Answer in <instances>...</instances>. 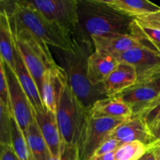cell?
Instances as JSON below:
<instances>
[{
    "label": "cell",
    "instance_id": "obj_15",
    "mask_svg": "<svg viewBox=\"0 0 160 160\" xmlns=\"http://www.w3.org/2000/svg\"><path fill=\"white\" fill-rule=\"evenodd\" d=\"M119 63L114 56L94 49L88 59V78L91 84H102Z\"/></svg>",
    "mask_w": 160,
    "mask_h": 160
},
{
    "label": "cell",
    "instance_id": "obj_23",
    "mask_svg": "<svg viewBox=\"0 0 160 160\" xmlns=\"http://www.w3.org/2000/svg\"><path fill=\"white\" fill-rule=\"evenodd\" d=\"M152 145H147L138 142L122 144L114 152V158L115 160H138Z\"/></svg>",
    "mask_w": 160,
    "mask_h": 160
},
{
    "label": "cell",
    "instance_id": "obj_2",
    "mask_svg": "<svg viewBox=\"0 0 160 160\" xmlns=\"http://www.w3.org/2000/svg\"><path fill=\"white\" fill-rule=\"evenodd\" d=\"M12 31H29L48 46L67 52L76 50V41L71 34L49 21L28 1H13L12 13L9 16Z\"/></svg>",
    "mask_w": 160,
    "mask_h": 160
},
{
    "label": "cell",
    "instance_id": "obj_18",
    "mask_svg": "<svg viewBox=\"0 0 160 160\" xmlns=\"http://www.w3.org/2000/svg\"><path fill=\"white\" fill-rule=\"evenodd\" d=\"M17 77L19 82L22 88L24 91L25 94L28 96V100L31 105L34 112H38L45 109L42 103L40 92L38 88L37 84L33 77L28 71V68L25 66L20 53L17 48V56H16L15 69L13 70Z\"/></svg>",
    "mask_w": 160,
    "mask_h": 160
},
{
    "label": "cell",
    "instance_id": "obj_26",
    "mask_svg": "<svg viewBox=\"0 0 160 160\" xmlns=\"http://www.w3.org/2000/svg\"><path fill=\"white\" fill-rule=\"evenodd\" d=\"M149 130L160 121V95L138 114Z\"/></svg>",
    "mask_w": 160,
    "mask_h": 160
},
{
    "label": "cell",
    "instance_id": "obj_14",
    "mask_svg": "<svg viewBox=\"0 0 160 160\" xmlns=\"http://www.w3.org/2000/svg\"><path fill=\"white\" fill-rule=\"evenodd\" d=\"M159 95L160 92L151 84H135L114 97L128 105L133 116H137Z\"/></svg>",
    "mask_w": 160,
    "mask_h": 160
},
{
    "label": "cell",
    "instance_id": "obj_20",
    "mask_svg": "<svg viewBox=\"0 0 160 160\" xmlns=\"http://www.w3.org/2000/svg\"><path fill=\"white\" fill-rule=\"evenodd\" d=\"M0 54L3 60L14 70L17 45L7 12L0 11Z\"/></svg>",
    "mask_w": 160,
    "mask_h": 160
},
{
    "label": "cell",
    "instance_id": "obj_35",
    "mask_svg": "<svg viewBox=\"0 0 160 160\" xmlns=\"http://www.w3.org/2000/svg\"><path fill=\"white\" fill-rule=\"evenodd\" d=\"M0 147H1V145H0Z\"/></svg>",
    "mask_w": 160,
    "mask_h": 160
},
{
    "label": "cell",
    "instance_id": "obj_24",
    "mask_svg": "<svg viewBox=\"0 0 160 160\" xmlns=\"http://www.w3.org/2000/svg\"><path fill=\"white\" fill-rule=\"evenodd\" d=\"M131 34L137 36L160 54V30L139 26L134 20L131 25Z\"/></svg>",
    "mask_w": 160,
    "mask_h": 160
},
{
    "label": "cell",
    "instance_id": "obj_6",
    "mask_svg": "<svg viewBox=\"0 0 160 160\" xmlns=\"http://www.w3.org/2000/svg\"><path fill=\"white\" fill-rule=\"evenodd\" d=\"M125 120L87 117L78 143V160H89L116 128Z\"/></svg>",
    "mask_w": 160,
    "mask_h": 160
},
{
    "label": "cell",
    "instance_id": "obj_11",
    "mask_svg": "<svg viewBox=\"0 0 160 160\" xmlns=\"http://www.w3.org/2000/svg\"><path fill=\"white\" fill-rule=\"evenodd\" d=\"M108 138L115 139L121 144L138 142L149 145L158 142L145 121L138 116H133L123 122L113 130Z\"/></svg>",
    "mask_w": 160,
    "mask_h": 160
},
{
    "label": "cell",
    "instance_id": "obj_19",
    "mask_svg": "<svg viewBox=\"0 0 160 160\" xmlns=\"http://www.w3.org/2000/svg\"><path fill=\"white\" fill-rule=\"evenodd\" d=\"M103 2L127 17L135 18L159 12L160 6L148 0H102Z\"/></svg>",
    "mask_w": 160,
    "mask_h": 160
},
{
    "label": "cell",
    "instance_id": "obj_7",
    "mask_svg": "<svg viewBox=\"0 0 160 160\" xmlns=\"http://www.w3.org/2000/svg\"><path fill=\"white\" fill-rule=\"evenodd\" d=\"M28 2L49 21L73 35L78 23V0H34Z\"/></svg>",
    "mask_w": 160,
    "mask_h": 160
},
{
    "label": "cell",
    "instance_id": "obj_22",
    "mask_svg": "<svg viewBox=\"0 0 160 160\" xmlns=\"http://www.w3.org/2000/svg\"><path fill=\"white\" fill-rule=\"evenodd\" d=\"M11 146L20 160H34L28 141L18 123L12 116L10 120Z\"/></svg>",
    "mask_w": 160,
    "mask_h": 160
},
{
    "label": "cell",
    "instance_id": "obj_25",
    "mask_svg": "<svg viewBox=\"0 0 160 160\" xmlns=\"http://www.w3.org/2000/svg\"><path fill=\"white\" fill-rule=\"evenodd\" d=\"M11 112L0 98V145H11Z\"/></svg>",
    "mask_w": 160,
    "mask_h": 160
},
{
    "label": "cell",
    "instance_id": "obj_31",
    "mask_svg": "<svg viewBox=\"0 0 160 160\" xmlns=\"http://www.w3.org/2000/svg\"><path fill=\"white\" fill-rule=\"evenodd\" d=\"M0 160H20L11 145H1Z\"/></svg>",
    "mask_w": 160,
    "mask_h": 160
},
{
    "label": "cell",
    "instance_id": "obj_12",
    "mask_svg": "<svg viewBox=\"0 0 160 160\" xmlns=\"http://www.w3.org/2000/svg\"><path fill=\"white\" fill-rule=\"evenodd\" d=\"M92 42L93 44L94 49L112 56L126 52L132 48L146 45L134 34L119 33L94 37L92 38Z\"/></svg>",
    "mask_w": 160,
    "mask_h": 160
},
{
    "label": "cell",
    "instance_id": "obj_34",
    "mask_svg": "<svg viewBox=\"0 0 160 160\" xmlns=\"http://www.w3.org/2000/svg\"><path fill=\"white\" fill-rule=\"evenodd\" d=\"M147 84H151L152 86H153L155 88L157 89V90L160 92V76L156 78V79H154L153 81H150L149 83H147Z\"/></svg>",
    "mask_w": 160,
    "mask_h": 160
},
{
    "label": "cell",
    "instance_id": "obj_9",
    "mask_svg": "<svg viewBox=\"0 0 160 160\" xmlns=\"http://www.w3.org/2000/svg\"><path fill=\"white\" fill-rule=\"evenodd\" d=\"M3 64L7 83L10 112L22 131L25 133L27 128L34 121V111L15 72L4 60Z\"/></svg>",
    "mask_w": 160,
    "mask_h": 160
},
{
    "label": "cell",
    "instance_id": "obj_3",
    "mask_svg": "<svg viewBox=\"0 0 160 160\" xmlns=\"http://www.w3.org/2000/svg\"><path fill=\"white\" fill-rule=\"evenodd\" d=\"M76 50L73 52L58 50L62 57L63 67L67 75L68 84L78 99L89 111L98 100L107 98L103 84L94 86L88 78V59L94 51L91 42L76 40Z\"/></svg>",
    "mask_w": 160,
    "mask_h": 160
},
{
    "label": "cell",
    "instance_id": "obj_16",
    "mask_svg": "<svg viewBox=\"0 0 160 160\" xmlns=\"http://www.w3.org/2000/svg\"><path fill=\"white\" fill-rule=\"evenodd\" d=\"M138 77L133 66L120 62L102 83L107 97H114L137 83Z\"/></svg>",
    "mask_w": 160,
    "mask_h": 160
},
{
    "label": "cell",
    "instance_id": "obj_29",
    "mask_svg": "<svg viewBox=\"0 0 160 160\" xmlns=\"http://www.w3.org/2000/svg\"><path fill=\"white\" fill-rule=\"evenodd\" d=\"M121 145L122 144L117 140L112 138H107L96 150L93 156H102V155L109 154V153L115 152L117 148Z\"/></svg>",
    "mask_w": 160,
    "mask_h": 160
},
{
    "label": "cell",
    "instance_id": "obj_17",
    "mask_svg": "<svg viewBox=\"0 0 160 160\" xmlns=\"http://www.w3.org/2000/svg\"><path fill=\"white\" fill-rule=\"evenodd\" d=\"M92 118H109L126 120L133 117L128 105L115 97H107L97 101L89 109Z\"/></svg>",
    "mask_w": 160,
    "mask_h": 160
},
{
    "label": "cell",
    "instance_id": "obj_28",
    "mask_svg": "<svg viewBox=\"0 0 160 160\" xmlns=\"http://www.w3.org/2000/svg\"><path fill=\"white\" fill-rule=\"evenodd\" d=\"M0 98L2 100L4 104L7 107L10 112L9 109V95H8L7 83H6V77L5 73L4 64H3V59L0 54Z\"/></svg>",
    "mask_w": 160,
    "mask_h": 160
},
{
    "label": "cell",
    "instance_id": "obj_1",
    "mask_svg": "<svg viewBox=\"0 0 160 160\" xmlns=\"http://www.w3.org/2000/svg\"><path fill=\"white\" fill-rule=\"evenodd\" d=\"M78 23L73 38L92 42V38L109 34H131L134 19L123 15L102 0H78Z\"/></svg>",
    "mask_w": 160,
    "mask_h": 160
},
{
    "label": "cell",
    "instance_id": "obj_8",
    "mask_svg": "<svg viewBox=\"0 0 160 160\" xmlns=\"http://www.w3.org/2000/svg\"><path fill=\"white\" fill-rule=\"evenodd\" d=\"M114 57L120 62L134 67L138 77L136 84H147L160 76V54L148 45L132 48Z\"/></svg>",
    "mask_w": 160,
    "mask_h": 160
},
{
    "label": "cell",
    "instance_id": "obj_30",
    "mask_svg": "<svg viewBox=\"0 0 160 160\" xmlns=\"http://www.w3.org/2000/svg\"><path fill=\"white\" fill-rule=\"evenodd\" d=\"M138 160H160V142H156Z\"/></svg>",
    "mask_w": 160,
    "mask_h": 160
},
{
    "label": "cell",
    "instance_id": "obj_4",
    "mask_svg": "<svg viewBox=\"0 0 160 160\" xmlns=\"http://www.w3.org/2000/svg\"><path fill=\"white\" fill-rule=\"evenodd\" d=\"M12 32L17 50L40 92L46 73L50 70H60L62 67L56 63L45 42L25 30Z\"/></svg>",
    "mask_w": 160,
    "mask_h": 160
},
{
    "label": "cell",
    "instance_id": "obj_10",
    "mask_svg": "<svg viewBox=\"0 0 160 160\" xmlns=\"http://www.w3.org/2000/svg\"><path fill=\"white\" fill-rule=\"evenodd\" d=\"M34 120L53 158L62 156L66 144L62 137L56 119V114L47 109L34 112Z\"/></svg>",
    "mask_w": 160,
    "mask_h": 160
},
{
    "label": "cell",
    "instance_id": "obj_21",
    "mask_svg": "<svg viewBox=\"0 0 160 160\" xmlns=\"http://www.w3.org/2000/svg\"><path fill=\"white\" fill-rule=\"evenodd\" d=\"M24 135L34 160H49V149L42 137L35 120L27 128Z\"/></svg>",
    "mask_w": 160,
    "mask_h": 160
},
{
    "label": "cell",
    "instance_id": "obj_27",
    "mask_svg": "<svg viewBox=\"0 0 160 160\" xmlns=\"http://www.w3.org/2000/svg\"><path fill=\"white\" fill-rule=\"evenodd\" d=\"M134 20L139 26L160 30V11L155 13L137 17L134 18Z\"/></svg>",
    "mask_w": 160,
    "mask_h": 160
},
{
    "label": "cell",
    "instance_id": "obj_33",
    "mask_svg": "<svg viewBox=\"0 0 160 160\" xmlns=\"http://www.w3.org/2000/svg\"><path fill=\"white\" fill-rule=\"evenodd\" d=\"M89 160H115L114 158V152L109 153V154L102 155L99 156H93Z\"/></svg>",
    "mask_w": 160,
    "mask_h": 160
},
{
    "label": "cell",
    "instance_id": "obj_32",
    "mask_svg": "<svg viewBox=\"0 0 160 160\" xmlns=\"http://www.w3.org/2000/svg\"><path fill=\"white\" fill-rule=\"evenodd\" d=\"M150 131H151L154 138L158 142H160V121L156 123L155 126H153L150 129Z\"/></svg>",
    "mask_w": 160,
    "mask_h": 160
},
{
    "label": "cell",
    "instance_id": "obj_5",
    "mask_svg": "<svg viewBox=\"0 0 160 160\" xmlns=\"http://www.w3.org/2000/svg\"><path fill=\"white\" fill-rule=\"evenodd\" d=\"M88 116V110L67 83L56 111L57 123L66 145L78 148Z\"/></svg>",
    "mask_w": 160,
    "mask_h": 160
},
{
    "label": "cell",
    "instance_id": "obj_13",
    "mask_svg": "<svg viewBox=\"0 0 160 160\" xmlns=\"http://www.w3.org/2000/svg\"><path fill=\"white\" fill-rule=\"evenodd\" d=\"M67 83V75L63 68L57 71L50 70L46 73L40 91L45 109L56 114L59 99Z\"/></svg>",
    "mask_w": 160,
    "mask_h": 160
}]
</instances>
